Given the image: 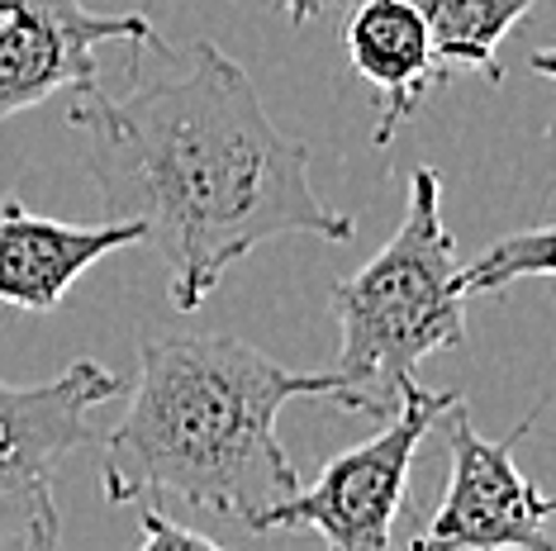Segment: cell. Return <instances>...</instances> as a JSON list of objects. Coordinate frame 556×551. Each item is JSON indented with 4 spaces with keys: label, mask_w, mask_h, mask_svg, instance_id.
<instances>
[{
    "label": "cell",
    "mask_w": 556,
    "mask_h": 551,
    "mask_svg": "<svg viewBox=\"0 0 556 551\" xmlns=\"http://www.w3.org/2000/svg\"><path fill=\"white\" fill-rule=\"evenodd\" d=\"M67 119L91 138L105 215L138 223L167 267L176 315H195L224 271L271 238L357 233L314 191L309 148L276 129L252 77L210 39L119 95L91 86Z\"/></svg>",
    "instance_id": "cell-1"
},
{
    "label": "cell",
    "mask_w": 556,
    "mask_h": 551,
    "mask_svg": "<svg viewBox=\"0 0 556 551\" xmlns=\"http://www.w3.org/2000/svg\"><path fill=\"white\" fill-rule=\"evenodd\" d=\"M338 371H290L233 333H162L138 353L124 419L100 443V495H143L233 518L257 533L262 513L300 490L276 437L290 399H338Z\"/></svg>",
    "instance_id": "cell-2"
},
{
    "label": "cell",
    "mask_w": 556,
    "mask_h": 551,
    "mask_svg": "<svg viewBox=\"0 0 556 551\" xmlns=\"http://www.w3.org/2000/svg\"><path fill=\"white\" fill-rule=\"evenodd\" d=\"M457 238L442 223V181L433 167L409 177L400 229L357 276L333 281V315L343 329L333 405L386 419L404 385L419 381L433 353L466 343V299L457 291Z\"/></svg>",
    "instance_id": "cell-3"
},
{
    "label": "cell",
    "mask_w": 556,
    "mask_h": 551,
    "mask_svg": "<svg viewBox=\"0 0 556 551\" xmlns=\"http://www.w3.org/2000/svg\"><path fill=\"white\" fill-rule=\"evenodd\" d=\"M119 395V375L81 357L43 385L0 375V551L58 547V466L96 443L91 409Z\"/></svg>",
    "instance_id": "cell-4"
},
{
    "label": "cell",
    "mask_w": 556,
    "mask_h": 551,
    "mask_svg": "<svg viewBox=\"0 0 556 551\" xmlns=\"http://www.w3.org/2000/svg\"><path fill=\"white\" fill-rule=\"evenodd\" d=\"M462 399V390H428L404 385L386 428L366 437L362 447L333 457L309 490L286 495L281 504L262 513L257 533H319L338 551H386L395 542V518L409 504V466L433 423Z\"/></svg>",
    "instance_id": "cell-5"
},
{
    "label": "cell",
    "mask_w": 556,
    "mask_h": 551,
    "mask_svg": "<svg viewBox=\"0 0 556 551\" xmlns=\"http://www.w3.org/2000/svg\"><path fill=\"white\" fill-rule=\"evenodd\" d=\"M447 452H452V480L447 495L428 523V533L414 537L419 551H500V547H523V551H552V499L514 466V447L533 428L528 413L518 428H509L500 443L480 437L471 428V413L457 399L447 413Z\"/></svg>",
    "instance_id": "cell-6"
},
{
    "label": "cell",
    "mask_w": 556,
    "mask_h": 551,
    "mask_svg": "<svg viewBox=\"0 0 556 551\" xmlns=\"http://www.w3.org/2000/svg\"><path fill=\"white\" fill-rule=\"evenodd\" d=\"M105 43H153L143 10L100 15L81 0H0V124L53 95H86Z\"/></svg>",
    "instance_id": "cell-7"
},
{
    "label": "cell",
    "mask_w": 556,
    "mask_h": 551,
    "mask_svg": "<svg viewBox=\"0 0 556 551\" xmlns=\"http://www.w3.org/2000/svg\"><path fill=\"white\" fill-rule=\"evenodd\" d=\"M143 243L138 223H62L34 215L20 200H0V299L29 315L58 309L86 267L119 247Z\"/></svg>",
    "instance_id": "cell-8"
},
{
    "label": "cell",
    "mask_w": 556,
    "mask_h": 551,
    "mask_svg": "<svg viewBox=\"0 0 556 551\" xmlns=\"http://www.w3.org/2000/svg\"><path fill=\"white\" fill-rule=\"evenodd\" d=\"M348 57L357 77L381 86V119H376V148H390L395 133L419 115V105L438 86H447V72L438 67L428 43L424 15L409 0H357L348 20Z\"/></svg>",
    "instance_id": "cell-9"
},
{
    "label": "cell",
    "mask_w": 556,
    "mask_h": 551,
    "mask_svg": "<svg viewBox=\"0 0 556 551\" xmlns=\"http://www.w3.org/2000/svg\"><path fill=\"white\" fill-rule=\"evenodd\" d=\"M424 15L428 43L438 67L447 72H485L490 81H504L500 43L518 29L542 0H409Z\"/></svg>",
    "instance_id": "cell-10"
},
{
    "label": "cell",
    "mask_w": 556,
    "mask_h": 551,
    "mask_svg": "<svg viewBox=\"0 0 556 551\" xmlns=\"http://www.w3.org/2000/svg\"><path fill=\"white\" fill-rule=\"evenodd\" d=\"M556 271V238L552 223H538V229H518L509 238H495L476 261H457V291L462 299L476 295H500L518 281H552Z\"/></svg>",
    "instance_id": "cell-11"
},
{
    "label": "cell",
    "mask_w": 556,
    "mask_h": 551,
    "mask_svg": "<svg viewBox=\"0 0 556 551\" xmlns=\"http://www.w3.org/2000/svg\"><path fill=\"white\" fill-rule=\"evenodd\" d=\"M138 547H143V551H157V547H200V551H214V537L200 533V528H186V523H176L172 513L157 504V499H148V504H143V533H138Z\"/></svg>",
    "instance_id": "cell-12"
},
{
    "label": "cell",
    "mask_w": 556,
    "mask_h": 551,
    "mask_svg": "<svg viewBox=\"0 0 556 551\" xmlns=\"http://www.w3.org/2000/svg\"><path fill=\"white\" fill-rule=\"evenodd\" d=\"M276 5H281V15H286L290 24H309L314 15H319V10L333 5V0H276Z\"/></svg>",
    "instance_id": "cell-13"
}]
</instances>
